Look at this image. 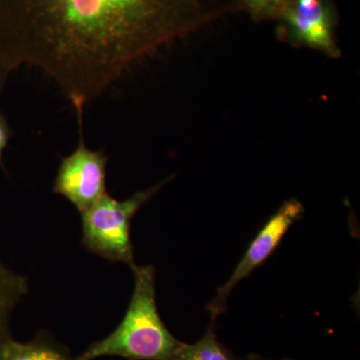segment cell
<instances>
[{
  "mask_svg": "<svg viewBox=\"0 0 360 360\" xmlns=\"http://www.w3.org/2000/svg\"><path fill=\"white\" fill-rule=\"evenodd\" d=\"M134 290L129 309L120 326L90 345L77 360L105 356L129 360H169L182 341L167 328L156 305L155 269L153 265L131 267Z\"/></svg>",
  "mask_w": 360,
  "mask_h": 360,
  "instance_id": "obj_2",
  "label": "cell"
},
{
  "mask_svg": "<svg viewBox=\"0 0 360 360\" xmlns=\"http://www.w3.org/2000/svg\"><path fill=\"white\" fill-rule=\"evenodd\" d=\"M215 321L210 319L205 335L198 342H181L169 360H240L220 342Z\"/></svg>",
  "mask_w": 360,
  "mask_h": 360,
  "instance_id": "obj_9",
  "label": "cell"
},
{
  "mask_svg": "<svg viewBox=\"0 0 360 360\" xmlns=\"http://www.w3.org/2000/svg\"><path fill=\"white\" fill-rule=\"evenodd\" d=\"M240 360H271V359H264V357L260 356V355L255 354H251L250 355H248V356H246L245 359H240ZM279 360H293V359H279Z\"/></svg>",
  "mask_w": 360,
  "mask_h": 360,
  "instance_id": "obj_12",
  "label": "cell"
},
{
  "mask_svg": "<svg viewBox=\"0 0 360 360\" xmlns=\"http://www.w3.org/2000/svg\"><path fill=\"white\" fill-rule=\"evenodd\" d=\"M0 360H77L68 348L44 335L21 342L11 338L0 352Z\"/></svg>",
  "mask_w": 360,
  "mask_h": 360,
  "instance_id": "obj_8",
  "label": "cell"
},
{
  "mask_svg": "<svg viewBox=\"0 0 360 360\" xmlns=\"http://www.w3.org/2000/svg\"><path fill=\"white\" fill-rule=\"evenodd\" d=\"M27 292L26 277L8 269L0 258V352L6 341L13 338L11 333V314Z\"/></svg>",
  "mask_w": 360,
  "mask_h": 360,
  "instance_id": "obj_7",
  "label": "cell"
},
{
  "mask_svg": "<svg viewBox=\"0 0 360 360\" xmlns=\"http://www.w3.org/2000/svg\"><path fill=\"white\" fill-rule=\"evenodd\" d=\"M217 15L210 0H0V72L41 70L82 118L139 60Z\"/></svg>",
  "mask_w": 360,
  "mask_h": 360,
  "instance_id": "obj_1",
  "label": "cell"
},
{
  "mask_svg": "<svg viewBox=\"0 0 360 360\" xmlns=\"http://www.w3.org/2000/svg\"><path fill=\"white\" fill-rule=\"evenodd\" d=\"M304 214V207L295 198L285 201L264 226L258 231L257 236L251 241L248 250L241 258L236 269L232 272L229 281L217 290V295L206 310L210 312V319L217 321L220 314L226 309L227 300L232 290L246 276H250L253 270L264 264L277 250L286 232L291 225L295 224Z\"/></svg>",
  "mask_w": 360,
  "mask_h": 360,
  "instance_id": "obj_4",
  "label": "cell"
},
{
  "mask_svg": "<svg viewBox=\"0 0 360 360\" xmlns=\"http://www.w3.org/2000/svg\"><path fill=\"white\" fill-rule=\"evenodd\" d=\"M279 18L290 39L335 56L333 13L326 0H288L279 7Z\"/></svg>",
  "mask_w": 360,
  "mask_h": 360,
  "instance_id": "obj_6",
  "label": "cell"
},
{
  "mask_svg": "<svg viewBox=\"0 0 360 360\" xmlns=\"http://www.w3.org/2000/svg\"><path fill=\"white\" fill-rule=\"evenodd\" d=\"M11 137V129L9 127L6 116L0 111V165H2V156L4 150L8 146L9 139Z\"/></svg>",
  "mask_w": 360,
  "mask_h": 360,
  "instance_id": "obj_11",
  "label": "cell"
},
{
  "mask_svg": "<svg viewBox=\"0 0 360 360\" xmlns=\"http://www.w3.org/2000/svg\"><path fill=\"white\" fill-rule=\"evenodd\" d=\"M108 160L103 151L87 148L82 137L77 148L61 160L54 179V193L65 196L80 213L89 210L108 193Z\"/></svg>",
  "mask_w": 360,
  "mask_h": 360,
  "instance_id": "obj_5",
  "label": "cell"
},
{
  "mask_svg": "<svg viewBox=\"0 0 360 360\" xmlns=\"http://www.w3.org/2000/svg\"><path fill=\"white\" fill-rule=\"evenodd\" d=\"M4 82H6V79H4V77H2L1 72H0V89L4 86Z\"/></svg>",
  "mask_w": 360,
  "mask_h": 360,
  "instance_id": "obj_13",
  "label": "cell"
},
{
  "mask_svg": "<svg viewBox=\"0 0 360 360\" xmlns=\"http://www.w3.org/2000/svg\"><path fill=\"white\" fill-rule=\"evenodd\" d=\"M168 179L167 180H169ZM134 193L125 200L106 193L89 210L82 212V245L94 255L134 266V245L130 238L131 221L144 203L167 181Z\"/></svg>",
  "mask_w": 360,
  "mask_h": 360,
  "instance_id": "obj_3",
  "label": "cell"
},
{
  "mask_svg": "<svg viewBox=\"0 0 360 360\" xmlns=\"http://www.w3.org/2000/svg\"><path fill=\"white\" fill-rule=\"evenodd\" d=\"M243 6L253 20L262 21L276 18L278 6L276 0H243Z\"/></svg>",
  "mask_w": 360,
  "mask_h": 360,
  "instance_id": "obj_10",
  "label": "cell"
},
{
  "mask_svg": "<svg viewBox=\"0 0 360 360\" xmlns=\"http://www.w3.org/2000/svg\"><path fill=\"white\" fill-rule=\"evenodd\" d=\"M276 1L277 4V6H278V9H279V7H281V4H284V2H285V1H288V0H276Z\"/></svg>",
  "mask_w": 360,
  "mask_h": 360,
  "instance_id": "obj_14",
  "label": "cell"
}]
</instances>
